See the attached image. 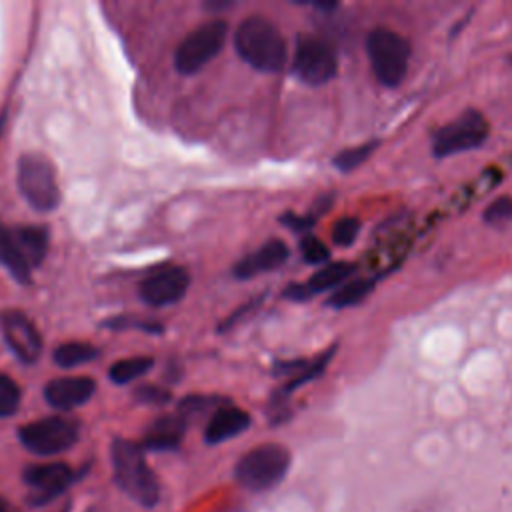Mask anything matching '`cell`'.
Wrapping results in <instances>:
<instances>
[{"instance_id": "ffe728a7", "label": "cell", "mask_w": 512, "mask_h": 512, "mask_svg": "<svg viewBox=\"0 0 512 512\" xmlns=\"http://www.w3.org/2000/svg\"><path fill=\"white\" fill-rule=\"evenodd\" d=\"M374 286H376V278H356V280L344 282L342 286L332 290V294L326 298V306L336 310L356 306L374 290Z\"/></svg>"}, {"instance_id": "4dcf8cb0", "label": "cell", "mask_w": 512, "mask_h": 512, "mask_svg": "<svg viewBox=\"0 0 512 512\" xmlns=\"http://www.w3.org/2000/svg\"><path fill=\"white\" fill-rule=\"evenodd\" d=\"M280 224H284L286 228L294 230V232H304L308 228L314 226L316 216L314 214H294V212H284L280 218Z\"/></svg>"}, {"instance_id": "8fae6325", "label": "cell", "mask_w": 512, "mask_h": 512, "mask_svg": "<svg viewBox=\"0 0 512 512\" xmlns=\"http://www.w3.org/2000/svg\"><path fill=\"white\" fill-rule=\"evenodd\" d=\"M190 286V274L186 268L170 266L146 276L138 286V296L152 308H164L180 302Z\"/></svg>"}, {"instance_id": "d6986e66", "label": "cell", "mask_w": 512, "mask_h": 512, "mask_svg": "<svg viewBox=\"0 0 512 512\" xmlns=\"http://www.w3.org/2000/svg\"><path fill=\"white\" fill-rule=\"evenodd\" d=\"M0 262L20 284L28 286L32 282V268L20 254L16 240L12 236V230L6 228L2 222H0Z\"/></svg>"}, {"instance_id": "d4e9b609", "label": "cell", "mask_w": 512, "mask_h": 512, "mask_svg": "<svg viewBox=\"0 0 512 512\" xmlns=\"http://www.w3.org/2000/svg\"><path fill=\"white\" fill-rule=\"evenodd\" d=\"M102 326L112 328V330H130V328H138L150 334H162L164 326L156 320H148V318H140V316H114L108 318Z\"/></svg>"}, {"instance_id": "9c48e42d", "label": "cell", "mask_w": 512, "mask_h": 512, "mask_svg": "<svg viewBox=\"0 0 512 512\" xmlns=\"http://www.w3.org/2000/svg\"><path fill=\"white\" fill-rule=\"evenodd\" d=\"M338 60L330 44L318 36L302 34L296 40L292 72L308 86H322L336 76Z\"/></svg>"}, {"instance_id": "f1b7e54d", "label": "cell", "mask_w": 512, "mask_h": 512, "mask_svg": "<svg viewBox=\"0 0 512 512\" xmlns=\"http://www.w3.org/2000/svg\"><path fill=\"white\" fill-rule=\"evenodd\" d=\"M360 230V222L356 218H340L334 226H332V242L336 246H350Z\"/></svg>"}, {"instance_id": "83f0119b", "label": "cell", "mask_w": 512, "mask_h": 512, "mask_svg": "<svg viewBox=\"0 0 512 512\" xmlns=\"http://www.w3.org/2000/svg\"><path fill=\"white\" fill-rule=\"evenodd\" d=\"M482 218L490 226H500L512 220V196H498L496 200H492L484 210Z\"/></svg>"}, {"instance_id": "ac0fdd59", "label": "cell", "mask_w": 512, "mask_h": 512, "mask_svg": "<svg viewBox=\"0 0 512 512\" xmlns=\"http://www.w3.org/2000/svg\"><path fill=\"white\" fill-rule=\"evenodd\" d=\"M10 230L28 266L30 268L40 266L48 252V230L44 226H34V224H22Z\"/></svg>"}, {"instance_id": "ba28073f", "label": "cell", "mask_w": 512, "mask_h": 512, "mask_svg": "<svg viewBox=\"0 0 512 512\" xmlns=\"http://www.w3.org/2000/svg\"><path fill=\"white\" fill-rule=\"evenodd\" d=\"M78 422L66 416H46L20 428V442L34 454L52 456L68 450L78 440Z\"/></svg>"}, {"instance_id": "e0dca14e", "label": "cell", "mask_w": 512, "mask_h": 512, "mask_svg": "<svg viewBox=\"0 0 512 512\" xmlns=\"http://www.w3.org/2000/svg\"><path fill=\"white\" fill-rule=\"evenodd\" d=\"M186 430V418L178 414H166L160 416L150 424V428L144 434V448L150 450H174Z\"/></svg>"}, {"instance_id": "603a6c76", "label": "cell", "mask_w": 512, "mask_h": 512, "mask_svg": "<svg viewBox=\"0 0 512 512\" xmlns=\"http://www.w3.org/2000/svg\"><path fill=\"white\" fill-rule=\"evenodd\" d=\"M376 148H378V140H370V142H364V144L350 146V148L338 152V154L332 158V164H334V168H338L340 172H352V170L358 168Z\"/></svg>"}, {"instance_id": "1f68e13d", "label": "cell", "mask_w": 512, "mask_h": 512, "mask_svg": "<svg viewBox=\"0 0 512 512\" xmlns=\"http://www.w3.org/2000/svg\"><path fill=\"white\" fill-rule=\"evenodd\" d=\"M204 6H206L208 10H224V8L232 6V2H230V0H208Z\"/></svg>"}, {"instance_id": "9a60e30c", "label": "cell", "mask_w": 512, "mask_h": 512, "mask_svg": "<svg viewBox=\"0 0 512 512\" xmlns=\"http://www.w3.org/2000/svg\"><path fill=\"white\" fill-rule=\"evenodd\" d=\"M74 474L72 468L64 462H46V464H32L24 470L26 484L40 492L42 500L52 498L68 488Z\"/></svg>"}, {"instance_id": "44dd1931", "label": "cell", "mask_w": 512, "mask_h": 512, "mask_svg": "<svg viewBox=\"0 0 512 512\" xmlns=\"http://www.w3.org/2000/svg\"><path fill=\"white\" fill-rule=\"evenodd\" d=\"M98 348L88 342H64L54 350V362L60 368H74L98 358Z\"/></svg>"}, {"instance_id": "f546056e", "label": "cell", "mask_w": 512, "mask_h": 512, "mask_svg": "<svg viewBox=\"0 0 512 512\" xmlns=\"http://www.w3.org/2000/svg\"><path fill=\"white\" fill-rule=\"evenodd\" d=\"M134 396L144 404H166L172 398V394L158 384H140L134 390Z\"/></svg>"}, {"instance_id": "3957f363", "label": "cell", "mask_w": 512, "mask_h": 512, "mask_svg": "<svg viewBox=\"0 0 512 512\" xmlns=\"http://www.w3.org/2000/svg\"><path fill=\"white\" fill-rule=\"evenodd\" d=\"M366 52L380 84L388 88L402 84L412 54L410 42L402 34L390 28H374L366 36Z\"/></svg>"}, {"instance_id": "4316f807", "label": "cell", "mask_w": 512, "mask_h": 512, "mask_svg": "<svg viewBox=\"0 0 512 512\" xmlns=\"http://www.w3.org/2000/svg\"><path fill=\"white\" fill-rule=\"evenodd\" d=\"M300 254L308 264H328L330 248L316 236H302L300 240Z\"/></svg>"}, {"instance_id": "7a4b0ae2", "label": "cell", "mask_w": 512, "mask_h": 512, "mask_svg": "<svg viewBox=\"0 0 512 512\" xmlns=\"http://www.w3.org/2000/svg\"><path fill=\"white\" fill-rule=\"evenodd\" d=\"M112 468H114L116 484L140 506H154L158 502V496H160L158 482L144 458L140 444L124 438L114 440Z\"/></svg>"}, {"instance_id": "d6a6232c", "label": "cell", "mask_w": 512, "mask_h": 512, "mask_svg": "<svg viewBox=\"0 0 512 512\" xmlns=\"http://www.w3.org/2000/svg\"><path fill=\"white\" fill-rule=\"evenodd\" d=\"M0 512H6V506H4V502L0 500Z\"/></svg>"}, {"instance_id": "cb8c5ba5", "label": "cell", "mask_w": 512, "mask_h": 512, "mask_svg": "<svg viewBox=\"0 0 512 512\" xmlns=\"http://www.w3.org/2000/svg\"><path fill=\"white\" fill-rule=\"evenodd\" d=\"M334 350H336V346H332V348H328V350H324L320 356H316V358H312L310 362H308V366L302 370V374H298L296 378H292L284 388H282V394H290V392H294L296 388H300V386H304L306 382H310V380H314V378H318L326 368H328V362L332 360V356H334Z\"/></svg>"}, {"instance_id": "5b68a950", "label": "cell", "mask_w": 512, "mask_h": 512, "mask_svg": "<svg viewBox=\"0 0 512 512\" xmlns=\"http://www.w3.org/2000/svg\"><path fill=\"white\" fill-rule=\"evenodd\" d=\"M290 466V452L280 444H260L236 464V480L248 490H268L278 484Z\"/></svg>"}, {"instance_id": "8992f818", "label": "cell", "mask_w": 512, "mask_h": 512, "mask_svg": "<svg viewBox=\"0 0 512 512\" xmlns=\"http://www.w3.org/2000/svg\"><path fill=\"white\" fill-rule=\"evenodd\" d=\"M228 36L226 20H210L192 30L174 52V66L180 74H196L220 54Z\"/></svg>"}, {"instance_id": "484cf974", "label": "cell", "mask_w": 512, "mask_h": 512, "mask_svg": "<svg viewBox=\"0 0 512 512\" xmlns=\"http://www.w3.org/2000/svg\"><path fill=\"white\" fill-rule=\"evenodd\" d=\"M20 406V386L8 376L0 374V418L12 416Z\"/></svg>"}, {"instance_id": "30bf717a", "label": "cell", "mask_w": 512, "mask_h": 512, "mask_svg": "<svg viewBox=\"0 0 512 512\" xmlns=\"http://www.w3.org/2000/svg\"><path fill=\"white\" fill-rule=\"evenodd\" d=\"M0 330L10 352L24 364H32L42 354V336L36 324L20 310L0 312Z\"/></svg>"}, {"instance_id": "6da1fadb", "label": "cell", "mask_w": 512, "mask_h": 512, "mask_svg": "<svg viewBox=\"0 0 512 512\" xmlns=\"http://www.w3.org/2000/svg\"><path fill=\"white\" fill-rule=\"evenodd\" d=\"M234 48L238 56L258 72H280L288 58V48L278 26L260 16L244 18L234 32Z\"/></svg>"}, {"instance_id": "52a82bcc", "label": "cell", "mask_w": 512, "mask_h": 512, "mask_svg": "<svg viewBox=\"0 0 512 512\" xmlns=\"http://www.w3.org/2000/svg\"><path fill=\"white\" fill-rule=\"evenodd\" d=\"M488 138V122L478 110H466L456 120L440 126L432 136V154L442 160L476 150Z\"/></svg>"}, {"instance_id": "2e32d148", "label": "cell", "mask_w": 512, "mask_h": 512, "mask_svg": "<svg viewBox=\"0 0 512 512\" xmlns=\"http://www.w3.org/2000/svg\"><path fill=\"white\" fill-rule=\"evenodd\" d=\"M252 418L248 412L236 406H220L206 424L204 438L208 444H220L242 434L250 426Z\"/></svg>"}, {"instance_id": "5bb4252c", "label": "cell", "mask_w": 512, "mask_h": 512, "mask_svg": "<svg viewBox=\"0 0 512 512\" xmlns=\"http://www.w3.org/2000/svg\"><path fill=\"white\" fill-rule=\"evenodd\" d=\"M290 256L288 246L278 240L272 238L266 244H262L256 252H250L246 256H242L234 266H232V276L238 280H248L254 278L262 272H270L280 268Z\"/></svg>"}, {"instance_id": "4fadbf2b", "label": "cell", "mask_w": 512, "mask_h": 512, "mask_svg": "<svg viewBox=\"0 0 512 512\" xmlns=\"http://www.w3.org/2000/svg\"><path fill=\"white\" fill-rule=\"evenodd\" d=\"M96 392V382L90 376H62L46 382L44 400L58 410H72L86 404Z\"/></svg>"}, {"instance_id": "7c38bea8", "label": "cell", "mask_w": 512, "mask_h": 512, "mask_svg": "<svg viewBox=\"0 0 512 512\" xmlns=\"http://www.w3.org/2000/svg\"><path fill=\"white\" fill-rule=\"evenodd\" d=\"M354 270L356 266L350 262H328L318 272H314L304 284H288L282 296L294 302H304L316 294L336 290L352 276Z\"/></svg>"}, {"instance_id": "277c9868", "label": "cell", "mask_w": 512, "mask_h": 512, "mask_svg": "<svg viewBox=\"0 0 512 512\" xmlns=\"http://www.w3.org/2000/svg\"><path fill=\"white\" fill-rule=\"evenodd\" d=\"M18 188L24 200L38 212H52L60 204V188L50 158L26 152L18 160Z\"/></svg>"}, {"instance_id": "7402d4cb", "label": "cell", "mask_w": 512, "mask_h": 512, "mask_svg": "<svg viewBox=\"0 0 512 512\" xmlns=\"http://www.w3.org/2000/svg\"><path fill=\"white\" fill-rule=\"evenodd\" d=\"M154 366V358L150 356H132V358H122L118 362H114L110 366V380L116 382V384H130L134 382L136 378L144 376L150 368Z\"/></svg>"}]
</instances>
